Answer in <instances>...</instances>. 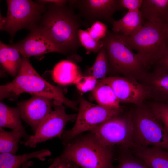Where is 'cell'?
Returning <instances> with one entry per match:
<instances>
[{
    "label": "cell",
    "instance_id": "32",
    "mask_svg": "<svg viewBox=\"0 0 168 168\" xmlns=\"http://www.w3.org/2000/svg\"><path fill=\"white\" fill-rule=\"evenodd\" d=\"M72 163L61 157L59 156L54 160L48 168H71Z\"/></svg>",
    "mask_w": 168,
    "mask_h": 168
},
{
    "label": "cell",
    "instance_id": "35",
    "mask_svg": "<svg viewBox=\"0 0 168 168\" xmlns=\"http://www.w3.org/2000/svg\"><path fill=\"white\" fill-rule=\"evenodd\" d=\"M33 165L32 161H27L22 165L20 168H31L30 166Z\"/></svg>",
    "mask_w": 168,
    "mask_h": 168
},
{
    "label": "cell",
    "instance_id": "13",
    "mask_svg": "<svg viewBox=\"0 0 168 168\" xmlns=\"http://www.w3.org/2000/svg\"><path fill=\"white\" fill-rule=\"evenodd\" d=\"M21 119L30 127L35 133L43 121L53 111V100L33 95L30 98L18 102Z\"/></svg>",
    "mask_w": 168,
    "mask_h": 168
},
{
    "label": "cell",
    "instance_id": "28",
    "mask_svg": "<svg viewBox=\"0 0 168 168\" xmlns=\"http://www.w3.org/2000/svg\"><path fill=\"white\" fill-rule=\"evenodd\" d=\"M150 105L168 132V104L153 101Z\"/></svg>",
    "mask_w": 168,
    "mask_h": 168
},
{
    "label": "cell",
    "instance_id": "10",
    "mask_svg": "<svg viewBox=\"0 0 168 168\" xmlns=\"http://www.w3.org/2000/svg\"><path fill=\"white\" fill-rule=\"evenodd\" d=\"M54 110L43 121L34 135L20 143L29 148H35L42 142L58 137L62 140L64 129L67 123L76 120L77 114H68L63 104L53 100Z\"/></svg>",
    "mask_w": 168,
    "mask_h": 168
},
{
    "label": "cell",
    "instance_id": "20",
    "mask_svg": "<svg viewBox=\"0 0 168 168\" xmlns=\"http://www.w3.org/2000/svg\"><path fill=\"white\" fill-rule=\"evenodd\" d=\"M140 11L142 18L148 21L165 23L168 16V0H143Z\"/></svg>",
    "mask_w": 168,
    "mask_h": 168
},
{
    "label": "cell",
    "instance_id": "12",
    "mask_svg": "<svg viewBox=\"0 0 168 168\" xmlns=\"http://www.w3.org/2000/svg\"><path fill=\"white\" fill-rule=\"evenodd\" d=\"M99 81L109 85L113 89L120 102L135 105L144 103L148 99L144 86L134 79L124 77H111Z\"/></svg>",
    "mask_w": 168,
    "mask_h": 168
},
{
    "label": "cell",
    "instance_id": "29",
    "mask_svg": "<svg viewBox=\"0 0 168 168\" xmlns=\"http://www.w3.org/2000/svg\"><path fill=\"white\" fill-rule=\"evenodd\" d=\"M87 30L92 38L98 40L106 36L108 30L106 24L100 21H97L94 22Z\"/></svg>",
    "mask_w": 168,
    "mask_h": 168
},
{
    "label": "cell",
    "instance_id": "37",
    "mask_svg": "<svg viewBox=\"0 0 168 168\" xmlns=\"http://www.w3.org/2000/svg\"><path fill=\"white\" fill-rule=\"evenodd\" d=\"M165 23L166 25V26L167 28V30H168V16H167Z\"/></svg>",
    "mask_w": 168,
    "mask_h": 168
},
{
    "label": "cell",
    "instance_id": "19",
    "mask_svg": "<svg viewBox=\"0 0 168 168\" xmlns=\"http://www.w3.org/2000/svg\"><path fill=\"white\" fill-rule=\"evenodd\" d=\"M113 32L125 36L134 35L143 27L142 17L140 10L128 11L118 20H114L112 25Z\"/></svg>",
    "mask_w": 168,
    "mask_h": 168
},
{
    "label": "cell",
    "instance_id": "14",
    "mask_svg": "<svg viewBox=\"0 0 168 168\" xmlns=\"http://www.w3.org/2000/svg\"><path fill=\"white\" fill-rule=\"evenodd\" d=\"M24 39L12 46L22 57L29 58L51 52L60 51L49 37L37 26Z\"/></svg>",
    "mask_w": 168,
    "mask_h": 168
},
{
    "label": "cell",
    "instance_id": "11",
    "mask_svg": "<svg viewBox=\"0 0 168 168\" xmlns=\"http://www.w3.org/2000/svg\"><path fill=\"white\" fill-rule=\"evenodd\" d=\"M69 5L78 9L79 16L84 24H92L101 21L112 25L115 20L113 15L123 8L120 0H75L68 1Z\"/></svg>",
    "mask_w": 168,
    "mask_h": 168
},
{
    "label": "cell",
    "instance_id": "2",
    "mask_svg": "<svg viewBox=\"0 0 168 168\" xmlns=\"http://www.w3.org/2000/svg\"><path fill=\"white\" fill-rule=\"evenodd\" d=\"M22 58L23 63L17 76L10 82L0 86L1 101L5 99L16 100L20 94L27 93L59 101L78 111L77 103L66 97L60 87L54 85L44 79L33 68L29 58Z\"/></svg>",
    "mask_w": 168,
    "mask_h": 168
},
{
    "label": "cell",
    "instance_id": "21",
    "mask_svg": "<svg viewBox=\"0 0 168 168\" xmlns=\"http://www.w3.org/2000/svg\"><path fill=\"white\" fill-rule=\"evenodd\" d=\"M51 154V152L47 149L21 155L0 153V168H20L23 164L30 159L36 158L44 161L46 157L50 156Z\"/></svg>",
    "mask_w": 168,
    "mask_h": 168
},
{
    "label": "cell",
    "instance_id": "9",
    "mask_svg": "<svg viewBox=\"0 0 168 168\" xmlns=\"http://www.w3.org/2000/svg\"><path fill=\"white\" fill-rule=\"evenodd\" d=\"M90 132L103 147L128 148L133 143V132L130 111L112 118Z\"/></svg>",
    "mask_w": 168,
    "mask_h": 168
},
{
    "label": "cell",
    "instance_id": "1",
    "mask_svg": "<svg viewBox=\"0 0 168 168\" xmlns=\"http://www.w3.org/2000/svg\"><path fill=\"white\" fill-rule=\"evenodd\" d=\"M45 4L46 10L37 26L49 37L60 53L76 52L82 46L78 32L83 23L79 16L69 5Z\"/></svg>",
    "mask_w": 168,
    "mask_h": 168
},
{
    "label": "cell",
    "instance_id": "27",
    "mask_svg": "<svg viewBox=\"0 0 168 168\" xmlns=\"http://www.w3.org/2000/svg\"><path fill=\"white\" fill-rule=\"evenodd\" d=\"M78 37L82 46L86 49L87 54L91 52H98L104 46L102 39L97 40L92 38L87 30L80 29Z\"/></svg>",
    "mask_w": 168,
    "mask_h": 168
},
{
    "label": "cell",
    "instance_id": "25",
    "mask_svg": "<svg viewBox=\"0 0 168 168\" xmlns=\"http://www.w3.org/2000/svg\"><path fill=\"white\" fill-rule=\"evenodd\" d=\"M109 69L108 58L104 45L99 51L93 64L89 69L90 75L96 79H102L105 77Z\"/></svg>",
    "mask_w": 168,
    "mask_h": 168
},
{
    "label": "cell",
    "instance_id": "17",
    "mask_svg": "<svg viewBox=\"0 0 168 168\" xmlns=\"http://www.w3.org/2000/svg\"><path fill=\"white\" fill-rule=\"evenodd\" d=\"M51 76L55 82L62 85L76 84L82 76L77 65L68 60L57 63L52 71Z\"/></svg>",
    "mask_w": 168,
    "mask_h": 168
},
{
    "label": "cell",
    "instance_id": "15",
    "mask_svg": "<svg viewBox=\"0 0 168 168\" xmlns=\"http://www.w3.org/2000/svg\"><path fill=\"white\" fill-rule=\"evenodd\" d=\"M139 82L147 91L148 99L168 104V72L157 65Z\"/></svg>",
    "mask_w": 168,
    "mask_h": 168
},
{
    "label": "cell",
    "instance_id": "34",
    "mask_svg": "<svg viewBox=\"0 0 168 168\" xmlns=\"http://www.w3.org/2000/svg\"><path fill=\"white\" fill-rule=\"evenodd\" d=\"M36 1L45 4L47 3H52L59 6L66 5L68 2V1L65 0H40Z\"/></svg>",
    "mask_w": 168,
    "mask_h": 168
},
{
    "label": "cell",
    "instance_id": "7",
    "mask_svg": "<svg viewBox=\"0 0 168 168\" xmlns=\"http://www.w3.org/2000/svg\"><path fill=\"white\" fill-rule=\"evenodd\" d=\"M6 17L0 15L1 31L8 32L11 42L16 33L26 29L30 31L37 26L47 9L46 4L30 0H7Z\"/></svg>",
    "mask_w": 168,
    "mask_h": 168
},
{
    "label": "cell",
    "instance_id": "18",
    "mask_svg": "<svg viewBox=\"0 0 168 168\" xmlns=\"http://www.w3.org/2000/svg\"><path fill=\"white\" fill-rule=\"evenodd\" d=\"M12 45L0 42V63L3 70L14 78L18 74L23 63V58Z\"/></svg>",
    "mask_w": 168,
    "mask_h": 168
},
{
    "label": "cell",
    "instance_id": "26",
    "mask_svg": "<svg viewBox=\"0 0 168 168\" xmlns=\"http://www.w3.org/2000/svg\"><path fill=\"white\" fill-rule=\"evenodd\" d=\"M117 165L113 168H151L128 149H120Z\"/></svg>",
    "mask_w": 168,
    "mask_h": 168
},
{
    "label": "cell",
    "instance_id": "8",
    "mask_svg": "<svg viewBox=\"0 0 168 168\" xmlns=\"http://www.w3.org/2000/svg\"><path fill=\"white\" fill-rule=\"evenodd\" d=\"M78 113L74 125L71 129L65 130L62 140L65 145L82 133L91 131L105 121L122 114L121 107L110 108L91 103L81 97L79 100Z\"/></svg>",
    "mask_w": 168,
    "mask_h": 168
},
{
    "label": "cell",
    "instance_id": "36",
    "mask_svg": "<svg viewBox=\"0 0 168 168\" xmlns=\"http://www.w3.org/2000/svg\"><path fill=\"white\" fill-rule=\"evenodd\" d=\"M71 168H79V167L77 165L72 163V166Z\"/></svg>",
    "mask_w": 168,
    "mask_h": 168
},
{
    "label": "cell",
    "instance_id": "31",
    "mask_svg": "<svg viewBox=\"0 0 168 168\" xmlns=\"http://www.w3.org/2000/svg\"><path fill=\"white\" fill-rule=\"evenodd\" d=\"M123 8L128 10V11L140 10L143 0H120Z\"/></svg>",
    "mask_w": 168,
    "mask_h": 168
},
{
    "label": "cell",
    "instance_id": "6",
    "mask_svg": "<svg viewBox=\"0 0 168 168\" xmlns=\"http://www.w3.org/2000/svg\"><path fill=\"white\" fill-rule=\"evenodd\" d=\"M130 111L133 127V143L168 151V132L150 104L144 102L135 105Z\"/></svg>",
    "mask_w": 168,
    "mask_h": 168
},
{
    "label": "cell",
    "instance_id": "24",
    "mask_svg": "<svg viewBox=\"0 0 168 168\" xmlns=\"http://www.w3.org/2000/svg\"><path fill=\"white\" fill-rule=\"evenodd\" d=\"M30 136L26 135L19 130L7 131L0 127V153L15 154L18 149L21 138H24L26 140Z\"/></svg>",
    "mask_w": 168,
    "mask_h": 168
},
{
    "label": "cell",
    "instance_id": "3",
    "mask_svg": "<svg viewBox=\"0 0 168 168\" xmlns=\"http://www.w3.org/2000/svg\"><path fill=\"white\" fill-rule=\"evenodd\" d=\"M117 34L127 46L137 51L148 69L156 64L168 48V30L165 23L147 21L139 31L132 35Z\"/></svg>",
    "mask_w": 168,
    "mask_h": 168
},
{
    "label": "cell",
    "instance_id": "30",
    "mask_svg": "<svg viewBox=\"0 0 168 168\" xmlns=\"http://www.w3.org/2000/svg\"><path fill=\"white\" fill-rule=\"evenodd\" d=\"M98 82L97 79L92 76H82L76 85L77 89L81 92L84 93L92 91Z\"/></svg>",
    "mask_w": 168,
    "mask_h": 168
},
{
    "label": "cell",
    "instance_id": "33",
    "mask_svg": "<svg viewBox=\"0 0 168 168\" xmlns=\"http://www.w3.org/2000/svg\"><path fill=\"white\" fill-rule=\"evenodd\" d=\"M156 65L159 66L168 72V48L163 56Z\"/></svg>",
    "mask_w": 168,
    "mask_h": 168
},
{
    "label": "cell",
    "instance_id": "22",
    "mask_svg": "<svg viewBox=\"0 0 168 168\" xmlns=\"http://www.w3.org/2000/svg\"><path fill=\"white\" fill-rule=\"evenodd\" d=\"M21 113L20 108L10 107L2 101L0 102V127L17 129L30 136L26 131L21 121Z\"/></svg>",
    "mask_w": 168,
    "mask_h": 168
},
{
    "label": "cell",
    "instance_id": "16",
    "mask_svg": "<svg viewBox=\"0 0 168 168\" xmlns=\"http://www.w3.org/2000/svg\"><path fill=\"white\" fill-rule=\"evenodd\" d=\"M128 149L151 168H168L167 151L159 147H145L133 143Z\"/></svg>",
    "mask_w": 168,
    "mask_h": 168
},
{
    "label": "cell",
    "instance_id": "5",
    "mask_svg": "<svg viewBox=\"0 0 168 168\" xmlns=\"http://www.w3.org/2000/svg\"><path fill=\"white\" fill-rule=\"evenodd\" d=\"M107 52L109 69L112 72L138 81L149 72L137 54L123 41L118 34L108 30L102 39Z\"/></svg>",
    "mask_w": 168,
    "mask_h": 168
},
{
    "label": "cell",
    "instance_id": "23",
    "mask_svg": "<svg viewBox=\"0 0 168 168\" xmlns=\"http://www.w3.org/2000/svg\"><path fill=\"white\" fill-rule=\"evenodd\" d=\"M92 93L94 99L100 106L110 108L121 107L120 102L112 88L104 82L98 81Z\"/></svg>",
    "mask_w": 168,
    "mask_h": 168
},
{
    "label": "cell",
    "instance_id": "4",
    "mask_svg": "<svg viewBox=\"0 0 168 168\" xmlns=\"http://www.w3.org/2000/svg\"><path fill=\"white\" fill-rule=\"evenodd\" d=\"M59 156L82 168H113V147L102 146L92 134L73 139Z\"/></svg>",
    "mask_w": 168,
    "mask_h": 168
}]
</instances>
